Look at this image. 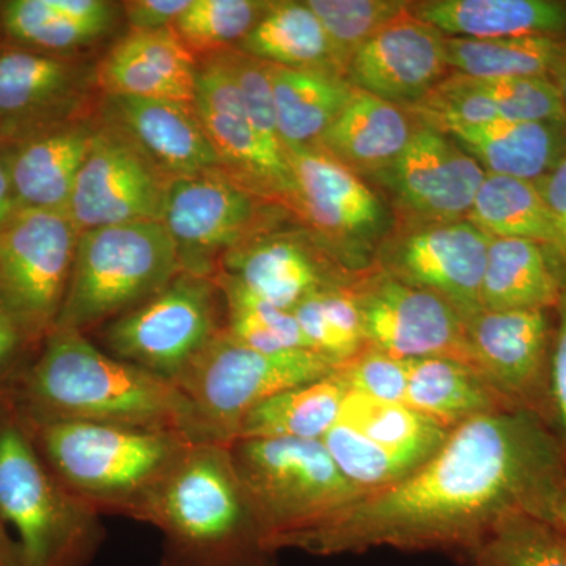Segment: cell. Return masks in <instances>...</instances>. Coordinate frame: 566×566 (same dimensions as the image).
Returning <instances> with one entry per match:
<instances>
[{
    "instance_id": "e0dca14e",
    "label": "cell",
    "mask_w": 566,
    "mask_h": 566,
    "mask_svg": "<svg viewBox=\"0 0 566 566\" xmlns=\"http://www.w3.org/2000/svg\"><path fill=\"white\" fill-rule=\"evenodd\" d=\"M96 70L63 54L0 48V147L85 117Z\"/></svg>"
},
{
    "instance_id": "d6986e66",
    "label": "cell",
    "mask_w": 566,
    "mask_h": 566,
    "mask_svg": "<svg viewBox=\"0 0 566 566\" xmlns=\"http://www.w3.org/2000/svg\"><path fill=\"white\" fill-rule=\"evenodd\" d=\"M296 208L315 230L338 241L367 240L385 223V207L363 177L316 147L285 148Z\"/></svg>"
},
{
    "instance_id": "e575fe53",
    "label": "cell",
    "mask_w": 566,
    "mask_h": 566,
    "mask_svg": "<svg viewBox=\"0 0 566 566\" xmlns=\"http://www.w3.org/2000/svg\"><path fill=\"white\" fill-rule=\"evenodd\" d=\"M292 312L312 352L322 354L337 367L367 346L352 282L323 286L305 296Z\"/></svg>"
},
{
    "instance_id": "603a6c76",
    "label": "cell",
    "mask_w": 566,
    "mask_h": 566,
    "mask_svg": "<svg viewBox=\"0 0 566 566\" xmlns=\"http://www.w3.org/2000/svg\"><path fill=\"white\" fill-rule=\"evenodd\" d=\"M197 65L172 29L132 32L99 63L96 85L106 96L193 104Z\"/></svg>"
},
{
    "instance_id": "1f68e13d",
    "label": "cell",
    "mask_w": 566,
    "mask_h": 566,
    "mask_svg": "<svg viewBox=\"0 0 566 566\" xmlns=\"http://www.w3.org/2000/svg\"><path fill=\"white\" fill-rule=\"evenodd\" d=\"M465 219L491 240L515 238L543 245L556 264V226L535 182L486 174Z\"/></svg>"
},
{
    "instance_id": "4dcf8cb0",
    "label": "cell",
    "mask_w": 566,
    "mask_h": 566,
    "mask_svg": "<svg viewBox=\"0 0 566 566\" xmlns=\"http://www.w3.org/2000/svg\"><path fill=\"white\" fill-rule=\"evenodd\" d=\"M237 48L270 65L340 74L335 69L327 33L307 2L271 3L270 10Z\"/></svg>"
},
{
    "instance_id": "f6af8a7d",
    "label": "cell",
    "mask_w": 566,
    "mask_h": 566,
    "mask_svg": "<svg viewBox=\"0 0 566 566\" xmlns=\"http://www.w3.org/2000/svg\"><path fill=\"white\" fill-rule=\"evenodd\" d=\"M553 356H551V430L566 455V289L554 308Z\"/></svg>"
},
{
    "instance_id": "f5cc1de1",
    "label": "cell",
    "mask_w": 566,
    "mask_h": 566,
    "mask_svg": "<svg viewBox=\"0 0 566 566\" xmlns=\"http://www.w3.org/2000/svg\"><path fill=\"white\" fill-rule=\"evenodd\" d=\"M551 80L556 82L558 92H560L562 99H564L566 107V59L564 62H562V65L558 66L556 71H554V74L553 76H551Z\"/></svg>"
},
{
    "instance_id": "816d5d0a",
    "label": "cell",
    "mask_w": 566,
    "mask_h": 566,
    "mask_svg": "<svg viewBox=\"0 0 566 566\" xmlns=\"http://www.w3.org/2000/svg\"><path fill=\"white\" fill-rule=\"evenodd\" d=\"M20 210L13 188H11L9 172L6 163L0 155V230L13 218L14 212Z\"/></svg>"
},
{
    "instance_id": "7a4b0ae2",
    "label": "cell",
    "mask_w": 566,
    "mask_h": 566,
    "mask_svg": "<svg viewBox=\"0 0 566 566\" xmlns=\"http://www.w3.org/2000/svg\"><path fill=\"white\" fill-rule=\"evenodd\" d=\"M9 394L29 419L123 424L210 442L172 381L102 352L76 331H52Z\"/></svg>"
},
{
    "instance_id": "f35d334b",
    "label": "cell",
    "mask_w": 566,
    "mask_h": 566,
    "mask_svg": "<svg viewBox=\"0 0 566 566\" xmlns=\"http://www.w3.org/2000/svg\"><path fill=\"white\" fill-rule=\"evenodd\" d=\"M0 29L14 46L69 54L106 33L71 21L54 0H7L0 3Z\"/></svg>"
},
{
    "instance_id": "7402d4cb",
    "label": "cell",
    "mask_w": 566,
    "mask_h": 566,
    "mask_svg": "<svg viewBox=\"0 0 566 566\" xmlns=\"http://www.w3.org/2000/svg\"><path fill=\"white\" fill-rule=\"evenodd\" d=\"M95 126L81 118L0 147L18 207L66 212Z\"/></svg>"
},
{
    "instance_id": "83f0119b",
    "label": "cell",
    "mask_w": 566,
    "mask_h": 566,
    "mask_svg": "<svg viewBox=\"0 0 566 566\" xmlns=\"http://www.w3.org/2000/svg\"><path fill=\"white\" fill-rule=\"evenodd\" d=\"M564 292L553 256L543 245L493 238L482 281L483 311H554Z\"/></svg>"
},
{
    "instance_id": "bcb514c9",
    "label": "cell",
    "mask_w": 566,
    "mask_h": 566,
    "mask_svg": "<svg viewBox=\"0 0 566 566\" xmlns=\"http://www.w3.org/2000/svg\"><path fill=\"white\" fill-rule=\"evenodd\" d=\"M39 348L13 318L0 311V390L13 385Z\"/></svg>"
},
{
    "instance_id": "2e32d148",
    "label": "cell",
    "mask_w": 566,
    "mask_h": 566,
    "mask_svg": "<svg viewBox=\"0 0 566 566\" xmlns=\"http://www.w3.org/2000/svg\"><path fill=\"white\" fill-rule=\"evenodd\" d=\"M491 238L468 219L397 230L378 266L398 281L442 297L471 319L482 312V281Z\"/></svg>"
},
{
    "instance_id": "b9f144b4",
    "label": "cell",
    "mask_w": 566,
    "mask_h": 566,
    "mask_svg": "<svg viewBox=\"0 0 566 566\" xmlns=\"http://www.w3.org/2000/svg\"><path fill=\"white\" fill-rule=\"evenodd\" d=\"M493 102L501 120L565 122L566 107L551 77L476 80Z\"/></svg>"
},
{
    "instance_id": "9a60e30c",
    "label": "cell",
    "mask_w": 566,
    "mask_h": 566,
    "mask_svg": "<svg viewBox=\"0 0 566 566\" xmlns=\"http://www.w3.org/2000/svg\"><path fill=\"white\" fill-rule=\"evenodd\" d=\"M554 327V311H482L468 322L476 370L510 408L531 412L547 427Z\"/></svg>"
},
{
    "instance_id": "277c9868",
    "label": "cell",
    "mask_w": 566,
    "mask_h": 566,
    "mask_svg": "<svg viewBox=\"0 0 566 566\" xmlns=\"http://www.w3.org/2000/svg\"><path fill=\"white\" fill-rule=\"evenodd\" d=\"M20 417L63 486L102 516L134 520L148 494L193 444L170 431Z\"/></svg>"
},
{
    "instance_id": "60d3db41",
    "label": "cell",
    "mask_w": 566,
    "mask_h": 566,
    "mask_svg": "<svg viewBox=\"0 0 566 566\" xmlns=\"http://www.w3.org/2000/svg\"><path fill=\"white\" fill-rule=\"evenodd\" d=\"M333 46L335 69L346 77L356 52L408 10L403 0H307Z\"/></svg>"
},
{
    "instance_id": "681fc988",
    "label": "cell",
    "mask_w": 566,
    "mask_h": 566,
    "mask_svg": "<svg viewBox=\"0 0 566 566\" xmlns=\"http://www.w3.org/2000/svg\"><path fill=\"white\" fill-rule=\"evenodd\" d=\"M528 513L543 517L566 536V468Z\"/></svg>"
},
{
    "instance_id": "d6a6232c",
    "label": "cell",
    "mask_w": 566,
    "mask_h": 566,
    "mask_svg": "<svg viewBox=\"0 0 566 566\" xmlns=\"http://www.w3.org/2000/svg\"><path fill=\"white\" fill-rule=\"evenodd\" d=\"M450 70L475 80L551 77L566 59V36L516 39H450L446 36Z\"/></svg>"
},
{
    "instance_id": "c3c4849f",
    "label": "cell",
    "mask_w": 566,
    "mask_h": 566,
    "mask_svg": "<svg viewBox=\"0 0 566 566\" xmlns=\"http://www.w3.org/2000/svg\"><path fill=\"white\" fill-rule=\"evenodd\" d=\"M191 0H132L123 3L126 22L133 32L170 29Z\"/></svg>"
},
{
    "instance_id": "8d00e7d4",
    "label": "cell",
    "mask_w": 566,
    "mask_h": 566,
    "mask_svg": "<svg viewBox=\"0 0 566 566\" xmlns=\"http://www.w3.org/2000/svg\"><path fill=\"white\" fill-rule=\"evenodd\" d=\"M465 556L471 566H566V536L543 517L517 512Z\"/></svg>"
},
{
    "instance_id": "9c48e42d",
    "label": "cell",
    "mask_w": 566,
    "mask_h": 566,
    "mask_svg": "<svg viewBox=\"0 0 566 566\" xmlns=\"http://www.w3.org/2000/svg\"><path fill=\"white\" fill-rule=\"evenodd\" d=\"M226 311L214 279L180 273L104 329L107 353L175 381L222 329Z\"/></svg>"
},
{
    "instance_id": "74e56055",
    "label": "cell",
    "mask_w": 566,
    "mask_h": 566,
    "mask_svg": "<svg viewBox=\"0 0 566 566\" xmlns=\"http://www.w3.org/2000/svg\"><path fill=\"white\" fill-rule=\"evenodd\" d=\"M263 0H191L172 31L193 55L234 48L270 10Z\"/></svg>"
},
{
    "instance_id": "7dc6e473",
    "label": "cell",
    "mask_w": 566,
    "mask_h": 566,
    "mask_svg": "<svg viewBox=\"0 0 566 566\" xmlns=\"http://www.w3.org/2000/svg\"><path fill=\"white\" fill-rule=\"evenodd\" d=\"M549 208L558 238L556 266L562 285L566 289V155L542 178L535 182Z\"/></svg>"
},
{
    "instance_id": "5b68a950",
    "label": "cell",
    "mask_w": 566,
    "mask_h": 566,
    "mask_svg": "<svg viewBox=\"0 0 566 566\" xmlns=\"http://www.w3.org/2000/svg\"><path fill=\"white\" fill-rule=\"evenodd\" d=\"M0 516L13 527L25 566H92L106 539L102 515L41 457L9 387L0 390Z\"/></svg>"
},
{
    "instance_id": "8992f818",
    "label": "cell",
    "mask_w": 566,
    "mask_h": 566,
    "mask_svg": "<svg viewBox=\"0 0 566 566\" xmlns=\"http://www.w3.org/2000/svg\"><path fill=\"white\" fill-rule=\"evenodd\" d=\"M234 468L275 553L301 551L329 521L363 497L323 441L237 439Z\"/></svg>"
},
{
    "instance_id": "d4e9b609",
    "label": "cell",
    "mask_w": 566,
    "mask_h": 566,
    "mask_svg": "<svg viewBox=\"0 0 566 566\" xmlns=\"http://www.w3.org/2000/svg\"><path fill=\"white\" fill-rule=\"evenodd\" d=\"M415 129L416 122L408 112L356 88L314 147L359 177H376L397 161Z\"/></svg>"
},
{
    "instance_id": "7bdbcfd3",
    "label": "cell",
    "mask_w": 566,
    "mask_h": 566,
    "mask_svg": "<svg viewBox=\"0 0 566 566\" xmlns=\"http://www.w3.org/2000/svg\"><path fill=\"white\" fill-rule=\"evenodd\" d=\"M223 59L234 74L243 96L245 115L253 132L275 153L285 155L277 122H275L273 88H271L270 63L259 61L252 55L234 48L222 50Z\"/></svg>"
},
{
    "instance_id": "52a82bcc",
    "label": "cell",
    "mask_w": 566,
    "mask_h": 566,
    "mask_svg": "<svg viewBox=\"0 0 566 566\" xmlns=\"http://www.w3.org/2000/svg\"><path fill=\"white\" fill-rule=\"evenodd\" d=\"M180 273L177 245L163 222L85 230L54 329L87 334L144 304Z\"/></svg>"
},
{
    "instance_id": "d590c367",
    "label": "cell",
    "mask_w": 566,
    "mask_h": 566,
    "mask_svg": "<svg viewBox=\"0 0 566 566\" xmlns=\"http://www.w3.org/2000/svg\"><path fill=\"white\" fill-rule=\"evenodd\" d=\"M214 281L226 305L227 333L238 342L263 353L312 352L292 311L268 303L227 275Z\"/></svg>"
},
{
    "instance_id": "ee69618b",
    "label": "cell",
    "mask_w": 566,
    "mask_h": 566,
    "mask_svg": "<svg viewBox=\"0 0 566 566\" xmlns=\"http://www.w3.org/2000/svg\"><path fill=\"white\" fill-rule=\"evenodd\" d=\"M337 374L352 392L389 403H405L408 360L365 346L348 363L338 365Z\"/></svg>"
},
{
    "instance_id": "7c38bea8",
    "label": "cell",
    "mask_w": 566,
    "mask_h": 566,
    "mask_svg": "<svg viewBox=\"0 0 566 566\" xmlns=\"http://www.w3.org/2000/svg\"><path fill=\"white\" fill-rule=\"evenodd\" d=\"M365 344L401 360L452 357L472 365L468 319L452 304L370 266L352 282Z\"/></svg>"
},
{
    "instance_id": "4fadbf2b",
    "label": "cell",
    "mask_w": 566,
    "mask_h": 566,
    "mask_svg": "<svg viewBox=\"0 0 566 566\" xmlns=\"http://www.w3.org/2000/svg\"><path fill=\"white\" fill-rule=\"evenodd\" d=\"M167 180L136 142L99 118L66 214L80 232L132 222H163Z\"/></svg>"
},
{
    "instance_id": "30bf717a",
    "label": "cell",
    "mask_w": 566,
    "mask_h": 566,
    "mask_svg": "<svg viewBox=\"0 0 566 566\" xmlns=\"http://www.w3.org/2000/svg\"><path fill=\"white\" fill-rule=\"evenodd\" d=\"M80 230L65 211L20 208L0 230V311L36 345L57 324Z\"/></svg>"
},
{
    "instance_id": "cb8c5ba5",
    "label": "cell",
    "mask_w": 566,
    "mask_h": 566,
    "mask_svg": "<svg viewBox=\"0 0 566 566\" xmlns=\"http://www.w3.org/2000/svg\"><path fill=\"white\" fill-rule=\"evenodd\" d=\"M409 11L450 39L566 36L562 0H422Z\"/></svg>"
},
{
    "instance_id": "836d02e7",
    "label": "cell",
    "mask_w": 566,
    "mask_h": 566,
    "mask_svg": "<svg viewBox=\"0 0 566 566\" xmlns=\"http://www.w3.org/2000/svg\"><path fill=\"white\" fill-rule=\"evenodd\" d=\"M338 422L385 449L427 461L444 446L450 431L405 403L374 400L348 390Z\"/></svg>"
},
{
    "instance_id": "ba28073f",
    "label": "cell",
    "mask_w": 566,
    "mask_h": 566,
    "mask_svg": "<svg viewBox=\"0 0 566 566\" xmlns=\"http://www.w3.org/2000/svg\"><path fill=\"white\" fill-rule=\"evenodd\" d=\"M335 368L308 349L256 352L222 329L174 385L191 403L207 441L229 446L253 408L282 390L318 381Z\"/></svg>"
},
{
    "instance_id": "44dd1931",
    "label": "cell",
    "mask_w": 566,
    "mask_h": 566,
    "mask_svg": "<svg viewBox=\"0 0 566 566\" xmlns=\"http://www.w3.org/2000/svg\"><path fill=\"white\" fill-rule=\"evenodd\" d=\"M219 274L285 311H293L305 296L323 286L357 277L322 249L312 248L294 234L253 238L223 256Z\"/></svg>"
},
{
    "instance_id": "ac0fdd59",
    "label": "cell",
    "mask_w": 566,
    "mask_h": 566,
    "mask_svg": "<svg viewBox=\"0 0 566 566\" xmlns=\"http://www.w3.org/2000/svg\"><path fill=\"white\" fill-rule=\"evenodd\" d=\"M450 73L446 36L408 7L356 52L346 81L357 91L406 111L422 102Z\"/></svg>"
},
{
    "instance_id": "5bb4252c",
    "label": "cell",
    "mask_w": 566,
    "mask_h": 566,
    "mask_svg": "<svg viewBox=\"0 0 566 566\" xmlns=\"http://www.w3.org/2000/svg\"><path fill=\"white\" fill-rule=\"evenodd\" d=\"M485 177L449 134L416 123L397 161L374 178L389 196L397 230H415L464 221Z\"/></svg>"
},
{
    "instance_id": "ab89813d",
    "label": "cell",
    "mask_w": 566,
    "mask_h": 566,
    "mask_svg": "<svg viewBox=\"0 0 566 566\" xmlns=\"http://www.w3.org/2000/svg\"><path fill=\"white\" fill-rule=\"evenodd\" d=\"M323 444L342 474L363 494L392 486L424 463L419 458L385 449L338 420L324 436Z\"/></svg>"
},
{
    "instance_id": "4316f807",
    "label": "cell",
    "mask_w": 566,
    "mask_h": 566,
    "mask_svg": "<svg viewBox=\"0 0 566 566\" xmlns=\"http://www.w3.org/2000/svg\"><path fill=\"white\" fill-rule=\"evenodd\" d=\"M408 367L405 405L447 430L513 409L472 365L452 357H423L408 360Z\"/></svg>"
},
{
    "instance_id": "3957f363",
    "label": "cell",
    "mask_w": 566,
    "mask_h": 566,
    "mask_svg": "<svg viewBox=\"0 0 566 566\" xmlns=\"http://www.w3.org/2000/svg\"><path fill=\"white\" fill-rule=\"evenodd\" d=\"M134 521L161 535V566H277L229 446L193 442Z\"/></svg>"
},
{
    "instance_id": "ffe728a7",
    "label": "cell",
    "mask_w": 566,
    "mask_h": 566,
    "mask_svg": "<svg viewBox=\"0 0 566 566\" xmlns=\"http://www.w3.org/2000/svg\"><path fill=\"white\" fill-rule=\"evenodd\" d=\"M102 118L128 134L167 180L226 174L193 104L104 95Z\"/></svg>"
},
{
    "instance_id": "f546056e",
    "label": "cell",
    "mask_w": 566,
    "mask_h": 566,
    "mask_svg": "<svg viewBox=\"0 0 566 566\" xmlns=\"http://www.w3.org/2000/svg\"><path fill=\"white\" fill-rule=\"evenodd\" d=\"M346 394L337 368L318 381L282 390L249 412L238 439L323 441L340 417Z\"/></svg>"
},
{
    "instance_id": "8fae6325",
    "label": "cell",
    "mask_w": 566,
    "mask_h": 566,
    "mask_svg": "<svg viewBox=\"0 0 566 566\" xmlns=\"http://www.w3.org/2000/svg\"><path fill=\"white\" fill-rule=\"evenodd\" d=\"M277 205L222 172L170 181L163 223L181 273L214 279L223 256L260 237Z\"/></svg>"
},
{
    "instance_id": "484cf974",
    "label": "cell",
    "mask_w": 566,
    "mask_h": 566,
    "mask_svg": "<svg viewBox=\"0 0 566 566\" xmlns=\"http://www.w3.org/2000/svg\"><path fill=\"white\" fill-rule=\"evenodd\" d=\"M447 134L486 174L532 182L542 180L566 155V120H495Z\"/></svg>"
},
{
    "instance_id": "f907efd6",
    "label": "cell",
    "mask_w": 566,
    "mask_h": 566,
    "mask_svg": "<svg viewBox=\"0 0 566 566\" xmlns=\"http://www.w3.org/2000/svg\"><path fill=\"white\" fill-rule=\"evenodd\" d=\"M0 566H25L17 536L11 534L9 524L0 516Z\"/></svg>"
},
{
    "instance_id": "6da1fadb",
    "label": "cell",
    "mask_w": 566,
    "mask_h": 566,
    "mask_svg": "<svg viewBox=\"0 0 566 566\" xmlns=\"http://www.w3.org/2000/svg\"><path fill=\"white\" fill-rule=\"evenodd\" d=\"M556 434L526 411L476 417L412 474L354 504L316 532L303 553L342 556L376 547L468 554L505 516L531 512L564 474Z\"/></svg>"
},
{
    "instance_id": "f1b7e54d",
    "label": "cell",
    "mask_w": 566,
    "mask_h": 566,
    "mask_svg": "<svg viewBox=\"0 0 566 566\" xmlns=\"http://www.w3.org/2000/svg\"><path fill=\"white\" fill-rule=\"evenodd\" d=\"M270 76L283 150L314 147L356 92L334 71L270 65Z\"/></svg>"
}]
</instances>
